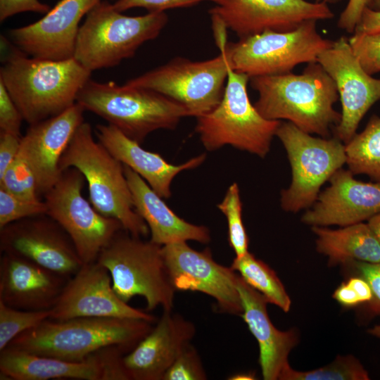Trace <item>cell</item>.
<instances>
[{"instance_id":"cell-6","label":"cell","mask_w":380,"mask_h":380,"mask_svg":"<svg viewBox=\"0 0 380 380\" xmlns=\"http://www.w3.org/2000/svg\"><path fill=\"white\" fill-rule=\"evenodd\" d=\"M167 23L165 12L127 16L113 4L101 1L80 27L74 58L91 72L114 67L133 57L144 43L156 39Z\"/></svg>"},{"instance_id":"cell-20","label":"cell","mask_w":380,"mask_h":380,"mask_svg":"<svg viewBox=\"0 0 380 380\" xmlns=\"http://www.w3.org/2000/svg\"><path fill=\"white\" fill-rule=\"evenodd\" d=\"M329 186L302 215L312 227H345L368 221L380 213V182L354 178L349 170L339 169L329 179Z\"/></svg>"},{"instance_id":"cell-28","label":"cell","mask_w":380,"mask_h":380,"mask_svg":"<svg viewBox=\"0 0 380 380\" xmlns=\"http://www.w3.org/2000/svg\"><path fill=\"white\" fill-rule=\"evenodd\" d=\"M348 170L380 182V117L373 115L365 128L345 144Z\"/></svg>"},{"instance_id":"cell-32","label":"cell","mask_w":380,"mask_h":380,"mask_svg":"<svg viewBox=\"0 0 380 380\" xmlns=\"http://www.w3.org/2000/svg\"><path fill=\"white\" fill-rule=\"evenodd\" d=\"M51 310H24L0 300V351L20 334L49 319Z\"/></svg>"},{"instance_id":"cell-3","label":"cell","mask_w":380,"mask_h":380,"mask_svg":"<svg viewBox=\"0 0 380 380\" xmlns=\"http://www.w3.org/2000/svg\"><path fill=\"white\" fill-rule=\"evenodd\" d=\"M153 323L132 318H49L16 336L7 347L81 362L108 346L121 347L128 353L151 331Z\"/></svg>"},{"instance_id":"cell-25","label":"cell","mask_w":380,"mask_h":380,"mask_svg":"<svg viewBox=\"0 0 380 380\" xmlns=\"http://www.w3.org/2000/svg\"><path fill=\"white\" fill-rule=\"evenodd\" d=\"M123 166L134 208L148 227L150 241L160 246L189 240L201 243L210 241V231L206 227L189 223L177 216L140 175Z\"/></svg>"},{"instance_id":"cell-2","label":"cell","mask_w":380,"mask_h":380,"mask_svg":"<svg viewBox=\"0 0 380 380\" xmlns=\"http://www.w3.org/2000/svg\"><path fill=\"white\" fill-rule=\"evenodd\" d=\"M0 68V82L32 125L56 116L76 103L91 72L75 58L62 61L27 57L16 46Z\"/></svg>"},{"instance_id":"cell-16","label":"cell","mask_w":380,"mask_h":380,"mask_svg":"<svg viewBox=\"0 0 380 380\" xmlns=\"http://www.w3.org/2000/svg\"><path fill=\"white\" fill-rule=\"evenodd\" d=\"M317 61L336 84L341 103V118L334 129L335 137L346 144L356 134L364 115L380 100V79L363 70L344 36L334 41Z\"/></svg>"},{"instance_id":"cell-51","label":"cell","mask_w":380,"mask_h":380,"mask_svg":"<svg viewBox=\"0 0 380 380\" xmlns=\"http://www.w3.org/2000/svg\"><path fill=\"white\" fill-rule=\"evenodd\" d=\"M116 1V0H115Z\"/></svg>"},{"instance_id":"cell-17","label":"cell","mask_w":380,"mask_h":380,"mask_svg":"<svg viewBox=\"0 0 380 380\" xmlns=\"http://www.w3.org/2000/svg\"><path fill=\"white\" fill-rule=\"evenodd\" d=\"M51 310L50 319L57 320L113 317L156 322L154 316L129 305L117 295L108 271L97 262L83 264L68 279Z\"/></svg>"},{"instance_id":"cell-43","label":"cell","mask_w":380,"mask_h":380,"mask_svg":"<svg viewBox=\"0 0 380 380\" xmlns=\"http://www.w3.org/2000/svg\"><path fill=\"white\" fill-rule=\"evenodd\" d=\"M21 136L0 132V177L18 155Z\"/></svg>"},{"instance_id":"cell-45","label":"cell","mask_w":380,"mask_h":380,"mask_svg":"<svg viewBox=\"0 0 380 380\" xmlns=\"http://www.w3.org/2000/svg\"><path fill=\"white\" fill-rule=\"evenodd\" d=\"M378 32H380V11L366 7L354 32L373 33Z\"/></svg>"},{"instance_id":"cell-12","label":"cell","mask_w":380,"mask_h":380,"mask_svg":"<svg viewBox=\"0 0 380 380\" xmlns=\"http://www.w3.org/2000/svg\"><path fill=\"white\" fill-rule=\"evenodd\" d=\"M84 179L76 168L64 170L44 201L46 215L65 231L83 264L96 262L103 248L124 229L118 220L102 215L84 198Z\"/></svg>"},{"instance_id":"cell-37","label":"cell","mask_w":380,"mask_h":380,"mask_svg":"<svg viewBox=\"0 0 380 380\" xmlns=\"http://www.w3.org/2000/svg\"><path fill=\"white\" fill-rule=\"evenodd\" d=\"M332 296L341 305L353 308L369 303L372 298V293L367 281L357 275L342 282Z\"/></svg>"},{"instance_id":"cell-24","label":"cell","mask_w":380,"mask_h":380,"mask_svg":"<svg viewBox=\"0 0 380 380\" xmlns=\"http://www.w3.org/2000/svg\"><path fill=\"white\" fill-rule=\"evenodd\" d=\"M95 132L98 140L116 159L140 175L163 198L170 197V185L177 175L196 168L206 158L203 153L175 165L166 161L160 155L144 149L140 143L112 125H97Z\"/></svg>"},{"instance_id":"cell-30","label":"cell","mask_w":380,"mask_h":380,"mask_svg":"<svg viewBox=\"0 0 380 380\" xmlns=\"http://www.w3.org/2000/svg\"><path fill=\"white\" fill-rule=\"evenodd\" d=\"M369 376L354 356L338 355L329 365L310 371H296L290 366L279 380H368Z\"/></svg>"},{"instance_id":"cell-49","label":"cell","mask_w":380,"mask_h":380,"mask_svg":"<svg viewBox=\"0 0 380 380\" xmlns=\"http://www.w3.org/2000/svg\"><path fill=\"white\" fill-rule=\"evenodd\" d=\"M369 7L374 10L380 11V0H372Z\"/></svg>"},{"instance_id":"cell-27","label":"cell","mask_w":380,"mask_h":380,"mask_svg":"<svg viewBox=\"0 0 380 380\" xmlns=\"http://www.w3.org/2000/svg\"><path fill=\"white\" fill-rule=\"evenodd\" d=\"M317 236L316 249L328 257L329 265H348L353 261L380 262V243L367 223L360 222L338 229L312 227Z\"/></svg>"},{"instance_id":"cell-42","label":"cell","mask_w":380,"mask_h":380,"mask_svg":"<svg viewBox=\"0 0 380 380\" xmlns=\"http://www.w3.org/2000/svg\"><path fill=\"white\" fill-rule=\"evenodd\" d=\"M50 10L49 5L39 0H0V21L15 14L32 11L46 13Z\"/></svg>"},{"instance_id":"cell-8","label":"cell","mask_w":380,"mask_h":380,"mask_svg":"<svg viewBox=\"0 0 380 380\" xmlns=\"http://www.w3.org/2000/svg\"><path fill=\"white\" fill-rule=\"evenodd\" d=\"M249 80L248 75L234 71L228 63L220 103L211 112L196 118L195 130L208 151L231 145L260 158L269 153L281 122L264 118L251 103L247 91Z\"/></svg>"},{"instance_id":"cell-47","label":"cell","mask_w":380,"mask_h":380,"mask_svg":"<svg viewBox=\"0 0 380 380\" xmlns=\"http://www.w3.org/2000/svg\"><path fill=\"white\" fill-rule=\"evenodd\" d=\"M232 380H252L255 379V374L252 372L248 373H239L235 375H233L229 378Z\"/></svg>"},{"instance_id":"cell-13","label":"cell","mask_w":380,"mask_h":380,"mask_svg":"<svg viewBox=\"0 0 380 380\" xmlns=\"http://www.w3.org/2000/svg\"><path fill=\"white\" fill-rule=\"evenodd\" d=\"M162 253L176 291L203 293L215 300L219 312L241 316L243 307L237 289L239 274L231 267L215 262L209 248L198 251L182 241L162 246Z\"/></svg>"},{"instance_id":"cell-33","label":"cell","mask_w":380,"mask_h":380,"mask_svg":"<svg viewBox=\"0 0 380 380\" xmlns=\"http://www.w3.org/2000/svg\"><path fill=\"white\" fill-rule=\"evenodd\" d=\"M0 189L24 199L39 200L34 176L19 155L0 177Z\"/></svg>"},{"instance_id":"cell-15","label":"cell","mask_w":380,"mask_h":380,"mask_svg":"<svg viewBox=\"0 0 380 380\" xmlns=\"http://www.w3.org/2000/svg\"><path fill=\"white\" fill-rule=\"evenodd\" d=\"M0 249L2 253L25 258L68 279L83 265L68 234L46 214L0 229Z\"/></svg>"},{"instance_id":"cell-7","label":"cell","mask_w":380,"mask_h":380,"mask_svg":"<svg viewBox=\"0 0 380 380\" xmlns=\"http://www.w3.org/2000/svg\"><path fill=\"white\" fill-rule=\"evenodd\" d=\"M96 262L108 271L115 292L125 302L140 296L146 300L147 310L158 307L172 310L176 290L165 268L162 246L122 229Z\"/></svg>"},{"instance_id":"cell-4","label":"cell","mask_w":380,"mask_h":380,"mask_svg":"<svg viewBox=\"0 0 380 380\" xmlns=\"http://www.w3.org/2000/svg\"><path fill=\"white\" fill-rule=\"evenodd\" d=\"M63 172L77 169L87 182L90 203L102 215L118 220L134 236H146L148 225L134 208L123 164L93 137L89 122L75 131L60 160Z\"/></svg>"},{"instance_id":"cell-14","label":"cell","mask_w":380,"mask_h":380,"mask_svg":"<svg viewBox=\"0 0 380 380\" xmlns=\"http://www.w3.org/2000/svg\"><path fill=\"white\" fill-rule=\"evenodd\" d=\"M209 11L240 39L266 31L289 32L308 20L334 17L328 4L305 0H216Z\"/></svg>"},{"instance_id":"cell-26","label":"cell","mask_w":380,"mask_h":380,"mask_svg":"<svg viewBox=\"0 0 380 380\" xmlns=\"http://www.w3.org/2000/svg\"><path fill=\"white\" fill-rule=\"evenodd\" d=\"M1 379L100 380L101 372L94 354L81 362L43 356L7 347L0 351Z\"/></svg>"},{"instance_id":"cell-39","label":"cell","mask_w":380,"mask_h":380,"mask_svg":"<svg viewBox=\"0 0 380 380\" xmlns=\"http://www.w3.org/2000/svg\"><path fill=\"white\" fill-rule=\"evenodd\" d=\"M348 265L355 268L357 275L365 279L371 288L372 298L365 304L367 311L373 315H380V262L353 261Z\"/></svg>"},{"instance_id":"cell-50","label":"cell","mask_w":380,"mask_h":380,"mask_svg":"<svg viewBox=\"0 0 380 380\" xmlns=\"http://www.w3.org/2000/svg\"><path fill=\"white\" fill-rule=\"evenodd\" d=\"M341 0H316V1H323L327 4H336L339 2Z\"/></svg>"},{"instance_id":"cell-11","label":"cell","mask_w":380,"mask_h":380,"mask_svg":"<svg viewBox=\"0 0 380 380\" xmlns=\"http://www.w3.org/2000/svg\"><path fill=\"white\" fill-rule=\"evenodd\" d=\"M226 45L219 47L220 55L213 58L192 61L177 57L125 84L161 94L184 106L191 116L205 115L224 95L228 75Z\"/></svg>"},{"instance_id":"cell-21","label":"cell","mask_w":380,"mask_h":380,"mask_svg":"<svg viewBox=\"0 0 380 380\" xmlns=\"http://www.w3.org/2000/svg\"><path fill=\"white\" fill-rule=\"evenodd\" d=\"M195 334L191 322L172 310H163L151 331L124 355L129 380H163Z\"/></svg>"},{"instance_id":"cell-22","label":"cell","mask_w":380,"mask_h":380,"mask_svg":"<svg viewBox=\"0 0 380 380\" xmlns=\"http://www.w3.org/2000/svg\"><path fill=\"white\" fill-rule=\"evenodd\" d=\"M68 279L25 258L2 253L0 300L19 310H51Z\"/></svg>"},{"instance_id":"cell-38","label":"cell","mask_w":380,"mask_h":380,"mask_svg":"<svg viewBox=\"0 0 380 380\" xmlns=\"http://www.w3.org/2000/svg\"><path fill=\"white\" fill-rule=\"evenodd\" d=\"M127 352L122 348L112 346L93 353L99 365L100 380H129L123 357Z\"/></svg>"},{"instance_id":"cell-46","label":"cell","mask_w":380,"mask_h":380,"mask_svg":"<svg viewBox=\"0 0 380 380\" xmlns=\"http://www.w3.org/2000/svg\"><path fill=\"white\" fill-rule=\"evenodd\" d=\"M367 224L380 243V213L371 217Z\"/></svg>"},{"instance_id":"cell-9","label":"cell","mask_w":380,"mask_h":380,"mask_svg":"<svg viewBox=\"0 0 380 380\" xmlns=\"http://www.w3.org/2000/svg\"><path fill=\"white\" fill-rule=\"evenodd\" d=\"M333 43L319 34L312 20L291 31H266L227 43L225 53L234 71L251 78L285 74L300 63L316 62Z\"/></svg>"},{"instance_id":"cell-48","label":"cell","mask_w":380,"mask_h":380,"mask_svg":"<svg viewBox=\"0 0 380 380\" xmlns=\"http://www.w3.org/2000/svg\"><path fill=\"white\" fill-rule=\"evenodd\" d=\"M367 333L370 335L380 339V324L374 326L367 330Z\"/></svg>"},{"instance_id":"cell-10","label":"cell","mask_w":380,"mask_h":380,"mask_svg":"<svg viewBox=\"0 0 380 380\" xmlns=\"http://www.w3.org/2000/svg\"><path fill=\"white\" fill-rule=\"evenodd\" d=\"M275 136L286 151L292 176L281 192V207L291 213L309 208L321 186L346 163L345 144L336 137H312L289 122H281Z\"/></svg>"},{"instance_id":"cell-36","label":"cell","mask_w":380,"mask_h":380,"mask_svg":"<svg viewBox=\"0 0 380 380\" xmlns=\"http://www.w3.org/2000/svg\"><path fill=\"white\" fill-rule=\"evenodd\" d=\"M207 374L197 350L189 343L165 372L163 380H205Z\"/></svg>"},{"instance_id":"cell-44","label":"cell","mask_w":380,"mask_h":380,"mask_svg":"<svg viewBox=\"0 0 380 380\" xmlns=\"http://www.w3.org/2000/svg\"><path fill=\"white\" fill-rule=\"evenodd\" d=\"M372 1V0H348L338 18V27L349 33H353L364 9L369 7Z\"/></svg>"},{"instance_id":"cell-31","label":"cell","mask_w":380,"mask_h":380,"mask_svg":"<svg viewBox=\"0 0 380 380\" xmlns=\"http://www.w3.org/2000/svg\"><path fill=\"white\" fill-rule=\"evenodd\" d=\"M217 208L225 215L227 221L230 247L236 257L244 255L248 252V237L242 220V203L236 183L229 186Z\"/></svg>"},{"instance_id":"cell-29","label":"cell","mask_w":380,"mask_h":380,"mask_svg":"<svg viewBox=\"0 0 380 380\" xmlns=\"http://www.w3.org/2000/svg\"><path fill=\"white\" fill-rule=\"evenodd\" d=\"M231 267L268 303L278 306L285 312L289 311L290 297L275 272L263 261L248 252L241 257H235Z\"/></svg>"},{"instance_id":"cell-23","label":"cell","mask_w":380,"mask_h":380,"mask_svg":"<svg viewBox=\"0 0 380 380\" xmlns=\"http://www.w3.org/2000/svg\"><path fill=\"white\" fill-rule=\"evenodd\" d=\"M237 289L243 307L241 316L258 343L262 377L265 380L280 379L290 366L288 357L298 343V334L293 329L279 331L273 325L267 312V300L240 275Z\"/></svg>"},{"instance_id":"cell-34","label":"cell","mask_w":380,"mask_h":380,"mask_svg":"<svg viewBox=\"0 0 380 380\" xmlns=\"http://www.w3.org/2000/svg\"><path fill=\"white\" fill-rule=\"evenodd\" d=\"M46 210L44 201L24 199L0 189V229L26 217L45 215Z\"/></svg>"},{"instance_id":"cell-1","label":"cell","mask_w":380,"mask_h":380,"mask_svg":"<svg viewBox=\"0 0 380 380\" xmlns=\"http://www.w3.org/2000/svg\"><path fill=\"white\" fill-rule=\"evenodd\" d=\"M250 80L258 93L254 106L265 119L286 120L305 132L324 138H329L331 128L341 121V113L334 108L339 99L336 84L317 61L308 63L301 74Z\"/></svg>"},{"instance_id":"cell-41","label":"cell","mask_w":380,"mask_h":380,"mask_svg":"<svg viewBox=\"0 0 380 380\" xmlns=\"http://www.w3.org/2000/svg\"><path fill=\"white\" fill-rule=\"evenodd\" d=\"M23 120L24 119L20 111L4 84L0 82V132L20 136Z\"/></svg>"},{"instance_id":"cell-5","label":"cell","mask_w":380,"mask_h":380,"mask_svg":"<svg viewBox=\"0 0 380 380\" xmlns=\"http://www.w3.org/2000/svg\"><path fill=\"white\" fill-rule=\"evenodd\" d=\"M76 102L140 144L152 132L172 129L182 118L191 116L184 106L161 94L113 81L90 79Z\"/></svg>"},{"instance_id":"cell-40","label":"cell","mask_w":380,"mask_h":380,"mask_svg":"<svg viewBox=\"0 0 380 380\" xmlns=\"http://www.w3.org/2000/svg\"><path fill=\"white\" fill-rule=\"evenodd\" d=\"M204 1L215 2L216 0H116L113 6L120 12L138 7L150 13H160L168 9L191 6Z\"/></svg>"},{"instance_id":"cell-19","label":"cell","mask_w":380,"mask_h":380,"mask_svg":"<svg viewBox=\"0 0 380 380\" xmlns=\"http://www.w3.org/2000/svg\"><path fill=\"white\" fill-rule=\"evenodd\" d=\"M84 108L78 103L63 113L30 125L21 137L18 155L31 169L38 195L45 194L59 180L61 158L75 131L84 122Z\"/></svg>"},{"instance_id":"cell-18","label":"cell","mask_w":380,"mask_h":380,"mask_svg":"<svg viewBox=\"0 0 380 380\" xmlns=\"http://www.w3.org/2000/svg\"><path fill=\"white\" fill-rule=\"evenodd\" d=\"M101 0H60L39 20L12 29L15 46L34 58L62 61L74 58L79 24Z\"/></svg>"},{"instance_id":"cell-35","label":"cell","mask_w":380,"mask_h":380,"mask_svg":"<svg viewBox=\"0 0 380 380\" xmlns=\"http://www.w3.org/2000/svg\"><path fill=\"white\" fill-rule=\"evenodd\" d=\"M348 42L354 56L367 74L380 72V32H354Z\"/></svg>"}]
</instances>
